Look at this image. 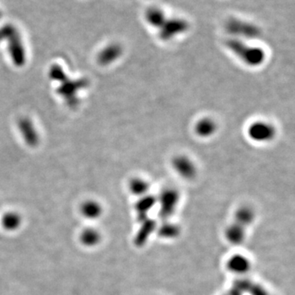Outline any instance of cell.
<instances>
[{"instance_id":"obj_18","label":"cell","mask_w":295,"mask_h":295,"mask_svg":"<svg viewBox=\"0 0 295 295\" xmlns=\"http://www.w3.org/2000/svg\"><path fill=\"white\" fill-rule=\"evenodd\" d=\"M80 239L84 245L87 247H94L99 244L101 240V234L94 228H87L81 233Z\"/></svg>"},{"instance_id":"obj_5","label":"cell","mask_w":295,"mask_h":295,"mask_svg":"<svg viewBox=\"0 0 295 295\" xmlns=\"http://www.w3.org/2000/svg\"><path fill=\"white\" fill-rule=\"evenodd\" d=\"M248 136L257 143H267L274 140L276 129L272 124L265 121L253 122L248 129Z\"/></svg>"},{"instance_id":"obj_4","label":"cell","mask_w":295,"mask_h":295,"mask_svg":"<svg viewBox=\"0 0 295 295\" xmlns=\"http://www.w3.org/2000/svg\"><path fill=\"white\" fill-rule=\"evenodd\" d=\"M189 23L186 19L179 17H167V20L158 30V37L165 42L172 41L189 31Z\"/></svg>"},{"instance_id":"obj_1","label":"cell","mask_w":295,"mask_h":295,"mask_svg":"<svg viewBox=\"0 0 295 295\" xmlns=\"http://www.w3.org/2000/svg\"><path fill=\"white\" fill-rule=\"evenodd\" d=\"M225 47L249 67H258L266 59V53L263 49L248 45L246 41L241 40L227 39L225 41Z\"/></svg>"},{"instance_id":"obj_22","label":"cell","mask_w":295,"mask_h":295,"mask_svg":"<svg viewBox=\"0 0 295 295\" xmlns=\"http://www.w3.org/2000/svg\"><path fill=\"white\" fill-rule=\"evenodd\" d=\"M0 18H1V13H0Z\"/></svg>"},{"instance_id":"obj_17","label":"cell","mask_w":295,"mask_h":295,"mask_svg":"<svg viewBox=\"0 0 295 295\" xmlns=\"http://www.w3.org/2000/svg\"><path fill=\"white\" fill-rule=\"evenodd\" d=\"M103 212L101 205L95 201H87L81 206V213L85 217L88 219L99 218Z\"/></svg>"},{"instance_id":"obj_16","label":"cell","mask_w":295,"mask_h":295,"mask_svg":"<svg viewBox=\"0 0 295 295\" xmlns=\"http://www.w3.org/2000/svg\"><path fill=\"white\" fill-rule=\"evenodd\" d=\"M129 190L131 194L140 198L149 194L150 184L143 178H134L129 183Z\"/></svg>"},{"instance_id":"obj_3","label":"cell","mask_w":295,"mask_h":295,"mask_svg":"<svg viewBox=\"0 0 295 295\" xmlns=\"http://www.w3.org/2000/svg\"><path fill=\"white\" fill-rule=\"evenodd\" d=\"M180 201V194L178 190L174 188L163 189L157 197V207L158 216L162 221L171 220L178 209Z\"/></svg>"},{"instance_id":"obj_6","label":"cell","mask_w":295,"mask_h":295,"mask_svg":"<svg viewBox=\"0 0 295 295\" xmlns=\"http://www.w3.org/2000/svg\"><path fill=\"white\" fill-rule=\"evenodd\" d=\"M225 268L233 275L243 276L250 271L252 262L246 255L234 253L230 255L225 261Z\"/></svg>"},{"instance_id":"obj_9","label":"cell","mask_w":295,"mask_h":295,"mask_svg":"<svg viewBox=\"0 0 295 295\" xmlns=\"http://www.w3.org/2000/svg\"><path fill=\"white\" fill-rule=\"evenodd\" d=\"M157 207V197L153 194H147L145 196L138 198L135 203V211L139 223L151 217L150 213Z\"/></svg>"},{"instance_id":"obj_19","label":"cell","mask_w":295,"mask_h":295,"mask_svg":"<svg viewBox=\"0 0 295 295\" xmlns=\"http://www.w3.org/2000/svg\"><path fill=\"white\" fill-rule=\"evenodd\" d=\"M122 49L120 45L113 44L109 45L101 54V59L105 63H113L122 55Z\"/></svg>"},{"instance_id":"obj_21","label":"cell","mask_w":295,"mask_h":295,"mask_svg":"<svg viewBox=\"0 0 295 295\" xmlns=\"http://www.w3.org/2000/svg\"><path fill=\"white\" fill-rule=\"evenodd\" d=\"M243 291L239 288V287L234 284V286L230 288V290L227 291L226 293H224L223 295H243Z\"/></svg>"},{"instance_id":"obj_13","label":"cell","mask_w":295,"mask_h":295,"mask_svg":"<svg viewBox=\"0 0 295 295\" xmlns=\"http://www.w3.org/2000/svg\"><path fill=\"white\" fill-rule=\"evenodd\" d=\"M256 219L254 210L249 206L243 205L238 207L234 214V222L242 225L243 227L250 226Z\"/></svg>"},{"instance_id":"obj_14","label":"cell","mask_w":295,"mask_h":295,"mask_svg":"<svg viewBox=\"0 0 295 295\" xmlns=\"http://www.w3.org/2000/svg\"><path fill=\"white\" fill-rule=\"evenodd\" d=\"M217 125L214 120L204 117L199 120L194 126V131L201 138L211 137L216 133Z\"/></svg>"},{"instance_id":"obj_8","label":"cell","mask_w":295,"mask_h":295,"mask_svg":"<svg viewBox=\"0 0 295 295\" xmlns=\"http://www.w3.org/2000/svg\"><path fill=\"white\" fill-rule=\"evenodd\" d=\"M139 224L140 227L135 234L134 243L135 246L141 248L148 243L150 237L156 233L158 223L154 219L149 217Z\"/></svg>"},{"instance_id":"obj_12","label":"cell","mask_w":295,"mask_h":295,"mask_svg":"<svg viewBox=\"0 0 295 295\" xmlns=\"http://www.w3.org/2000/svg\"><path fill=\"white\" fill-rule=\"evenodd\" d=\"M180 232H181V229L180 225L171 221V220L162 221V223L158 224V227L156 230L158 236L166 240L177 239Z\"/></svg>"},{"instance_id":"obj_20","label":"cell","mask_w":295,"mask_h":295,"mask_svg":"<svg viewBox=\"0 0 295 295\" xmlns=\"http://www.w3.org/2000/svg\"><path fill=\"white\" fill-rule=\"evenodd\" d=\"M22 223L21 216L16 212H8L3 216L2 225L5 230H16Z\"/></svg>"},{"instance_id":"obj_2","label":"cell","mask_w":295,"mask_h":295,"mask_svg":"<svg viewBox=\"0 0 295 295\" xmlns=\"http://www.w3.org/2000/svg\"><path fill=\"white\" fill-rule=\"evenodd\" d=\"M225 28L232 38L241 41L256 40L260 38L262 34L261 29L258 26L249 21L243 20L238 18H230L226 21Z\"/></svg>"},{"instance_id":"obj_10","label":"cell","mask_w":295,"mask_h":295,"mask_svg":"<svg viewBox=\"0 0 295 295\" xmlns=\"http://www.w3.org/2000/svg\"><path fill=\"white\" fill-rule=\"evenodd\" d=\"M224 235L226 241L231 245H241L247 237V228L233 221L225 227Z\"/></svg>"},{"instance_id":"obj_15","label":"cell","mask_w":295,"mask_h":295,"mask_svg":"<svg viewBox=\"0 0 295 295\" xmlns=\"http://www.w3.org/2000/svg\"><path fill=\"white\" fill-rule=\"evenodd\" d=\"M234 284L239 287L243 293H249L250 295H271L267 289L250 280L248 281L245 279H240Z\"/></svg>"},{"instance_id":"obj_7","label":"cell","mask_w":295,"mask_h":295,"mask_svg":"<svg viewBox=\"0 0 295 295\" xmlns=\"http://www.w3.org/2000/svg\"><path fill=\"white\" fill-rule=\"evenodd\" d=\"M172 167L179 176L185 180H192L197 175V167L193 161L185 155H178L172 160Z\"/></svg>"},{"instance_id":"obj_11","label":"cell","mask_w":295,"mask_h":295,"mask_svg":"<svg viewBox=\"0 0 295 295\" xmlns=\"http://www.w3.org/2000/svg\"><path fill=\"white\" fill-rule=\"evenodd\" d=\"M167 15L163 9L159 7L149 8L144 12V21L145 23L153 29L158 31L162 24L167 20Z\"/></svg>"}]
</instances>
